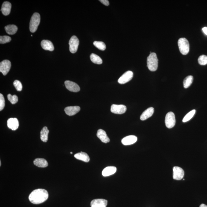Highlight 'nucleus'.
<instances>
[{
	"mask_svg": "<svg viewBox=\"0 0 207 207\" xmlns=\"http://www.w3.org/2000/svg\"><path fill=\"white\" fill-rule=\"evenodd\" d=\"M49 131L48 128L44 127L40 132V138L42 141L44 142H47L48 140V135Z\"/></svg>",
	"mask_w": 207,
	"mask_h": 207,
	"instance_id": "23",
	"label": "nucleus"
},
{
	"mask_svg": "<svg viewBox=\"0 0 207 207\" xmlns=\"http://www.w3.org/2000/svg\"><path fill=\"white\" fill-rule=\"evenodd\" d=\"M5 106V101L3 95L0 94V111H1L4 109Z\"/></svg>",
	"mask_w": 207,
	"mask_h": 207,
	"instance_id": "33",
	"label": "nucleus"
},
{
	"mask_svg": "<svg viewBox=\"0 0 207 207\" xmlns=\"http://www.w3.org/2000/svg\"><path fill=\"white\" fill-rule=\"evenodd\" d=\"M90 59L91 61L96 64H101L103 63V60L99 56L95 54H92L90 55Z\"/></svg>",
	"mask_w": 207,
	"mask_h": 207,
	"instance_id": "25",
	"label": "nucleus"
},
{
	"mask_svg": "<svg viewBox=\"0 0 207 207\" xmlns=\"http://www.w3.org/2000/svg\"><path fill=\"white\" fill-rule=\"evenodd\" d=\"M198 61L201 65H206L207 64V56L205 55L200 56L198 59Z\"/></svg>",
	"mask_w": 207,
	"mask_h": 207,
	"instance_id": "30",
	"label": "nucleus"
},
{
	"mask_svg": "<svg viewBox=\"0 0 207 207\" xmlns=\"http://www.w3.org/2000/svg\"><path fill=\"white\" fill-rule=\"evenodd\" d=\"M70 51L72 54L77 51L79 45V40L76 36H73L69 41Z\"/></svg>",
	"mask_w": 207,
	"mask_h": 207,
	"instance_id": "6",
	"label": "nucleus"
},
{
	"mask_svg": "<svg viewBox=\"0 0 207 207\" xmlns=\"http://www.w3.org/2000/svg\"><path fill=\"white\" fill-rule=\"evenodd\" d=\"M193 80V77L192 76H188L186 77L183 82L184 87L185 88L189 87L192 83Z\"/></svg>",
	"mask_w": 207,
	"mask_h": 207,
	"instance_id": "26",
	"label": "nucleus"
},
{
	"mask_svg": "<svg viewBox=\"0 0 207 207\" xmlns=\"http://www.w3.org/2000/svg\"><path fill=\"white\" fill-rule=\"evenodd\" d=\"M5 29L8 34L12 35L15 34L17 32L18 28L16 25H9L6 26Z\"/></svg>",
	"mask_w": 207,
	"mask_h": 207,
	"instance_id": "24",
	"label": "nucleus"
},
{
	"mask_svg": "<svg viewBox=\"0 0 207 207\" xmlns=\"http://www.w3.org/2000/svg\"><path fill=\"white\" fill-rule=\"evenodd\" d=\"M11 67V63L9 60H4L0 63V71L6 76L9 71Z\"/></svg>",
	"mask_w": 207,
	"mask_h": 207,
	"instance_id": "7",
	"label": "nucleus"
},
{
	"mask_svg": "<svg viewBox=\"0 0 207 207\" xmlns=\"http://www.w3.org/2000/svg\"><path fill=\"white\" fill-rule=\"evenodd\" d=\"M175 114L171 112H168L165 118V124L166 127L168 129H171L175 126Z\"/></svg>",
	"mask_w": 207,
	"mask_h": 207,
	"instance_id": "5",
	"label": "nucleus"
},
{
	"mask_svg": "<svg viewBox=\"0 0 207 207\" xmlns=\"http://www.w3.org/2000/svg\"><path fill=\"white\" fill-rule=\"evenodd\" d=\"M179 51L181 54L183 55H186L190 50V44L188 41L185 38H180L178 41Z\"/></svg>",
	"mask_w": 207,
	"mask_h": 207,
	"instance_id": "4",
	"label": "nucleus"
},
{
	"mask_svg": "<svg viewBox=\"0 0 207 207\" xmlns=\"http://www.w3.org/2000/svg\"><path fill=\"white\" fill-rule=\"evenodd\" d=\"M99 1L106 6H108L109 5V1L108 0H100Z\"/></svg>",
	"mask_w": 207,
	"mask_h": 207,
	"instance_id": "34",
	"label": "nucleus"
},
{
	"mask_svg": "<svg viewBox=\"0 0 207 207\" xmlns=\"http://www.w3.org/2000/svg\"><path fill=\"white\" fill-rule=\"evenodd\" d=\"M107 204V201L103 199H94L91 202V207H106Z\"/></svg>",
	"mask_w": 207,
	"mask_h": 207,
	"instance_id": "12",
	"label": "nucleus"
},
{
	"mask_svg": "<svg viewBox=\"0 0 207 207\" xmlns=\"http://www.w3.org/2000/svg\"><path fill=\"white\" fill-rule=\"evenodd\" d=\"M80 107L78 106H68L64 109L65 113L69 116L75 115L80 111Z\"/></svg>",
	"mask_w": 207,
	"mask_h": 207,
	"instance_id": "14",
	"label": "nucleus"
},
{
	"mask_svg": "<svg viewBox=\"0 0 207 207\" xmlns=\"http://www.w3.org/2000/svg\"><path fill=\"white\" fill-rule=\"evenodd\" d=\"M40 22V16L39 13H33L30 19V30L32 33H34L36 31Z\"/></svg>",
	"mask_w": 207,
	"mask_h": 207,
	"instance_id": "3",
	"label": "nucleus"
},
{
	"mask_svg": "<svg viewBox=\"0 0 207 207\" xmlns=\"http://www.w3.org/2000/svg\"><path fill=\"white\" fill-rule=\"evenodd\" d=\"M147 65L149 69L151 71L157 70L158 66V59L155 53H152L147 58Z\"/></svg>",
	"mask_w": 207,
	"mask_h": 207,
	"instance_id": "2",
	"label": "nucleus"
},
{
	"mask_svg": "<svg viewBox=\"0 0 207 207\" xmlns=\"http://www.w3.org/2000/svg\"><path fill=\"white\" fill-rule=\"evenodd\" d=\"M117 168L115 167H108L105 168L102 171V175L104 176H108L115 174L116 172Z\"/></svg>",
	"mask_w": 207,
	"mask_h": 207,
	"instance_id": "21",
	"label": "nucleus"
},
{
	"mask_svg": "<svg viewBox=\"0 0 207 207\" xmlns=\"http://www.w3.org/2000/svg\"><path fill=\"white\" fill-rule=\"evenodd\" d=\"M11 40V38L8 36H0V43L5 44L9 42Z\"/></svg>",
	"mask_w": 207,
	"mask_h": 207,
	"instance_id": "31",
	"label": "nucleus"
},
{
	"mask_svg": "<svg viewBox=\"0 0 207 207\" xmlns=\"http://www.w3.org/2000/svg\"><path fill=\"white\" fill-rule=\"evenodd\" d=\"M93 44L99 50L104 51L106 49L105 44L103 42H100V41H95L93 43Z\"/></svg>",
	"mask_w": 207,
	"mask_h": 207,
	"instance_id": "27",
	"label": "nucleus"
},
{
	"mask_svg": "<svg viewBox=\"0 0 207 207\" xmlns=\"http://www.w3.org/2000/svg\"><path fill=\"white\" fill-rule=\"evenodd\" d=\"M70 153H71V154H72V153H73V152H70Z\"/></svg>",
	"mask_w": 207,
	"mask_h": 207,
	"instance_id": "37",
	"label": "nucleus"
},
{
	"mask_svg": "<svg viewBox=\"0 0 207 207\" xmlns=\"http://www.w3.org/2000/svg\"><path fill=\"white\" fill-rule=\"evenodd\" d=\"M133 77V72L130 71H127L119 79L118 83L120 84H124L131 80Z\"/></svg>",
	"mask_w": 207,
	"mask_h": 207,
	"instance_id": "8",
	"label": "nucleus"
},
{
	"mask_svg": "<svg viewBox=\"0 0 207 207\" xmlns=\"http://www.w3.org/2000/svg\"><path fill=\"white\" fill-rule=\"evenodd\" d=\"M13 85L16 88L17 90L21 91L22 89V85L21 82L19 80H15L13 82Z\"/></svg>",
	"mask_w": 207,
	"mask_h": 207,
	"instance_id": "32",
	"label": "nucleus"
},
{
	"mask_svg": "<svg viewBox=\"0 0 207 207\" xmlns=\"http://www.w3.org/2000/svg\"><path fill=\"white\" fill-rule=\"evenodd\" d=\"M11 4L10 2L6 1L2 4L1 11L4 16H8L10 14L11 9Z\"/></svg>",
	"mask_w": 207,
	"mask_h": 207,
	"instance_id": "19",
	"label": "nucleus"
},
{
	"mask_svg": "<svg viewBox=\"0 0 207 207\" xmlns=\"http://www.w3.org/2000/svg\"><path fill=\"white\" fill-rule=\"evenodd\" d=\"M33 164L36 166L40 168H45L48 166V163L45 159L38 158L33 161Z\"/></svg>",
	"mask_w": 207,
	"mask_h": 207,
	"instance_id": "22",
	"label": "nucleus"
},
{
	"mask_svg": "<svg viewBox=\"0 0 207 207\" xmlns=\"http://www.w3.org/2000/svg\"><path fill=\"white\" fill-rule=\"evenodd\" d=\"M65 84L66 89L71 92H78L80 91V86L73 82L66 81L65 82Z\"/></svg>",
	"mask_w": 207,
	"mask_h": 207,
	"instance_id": "11",
	"label": "nucleus"
},
{
	"mask_svg": "<svg viewBox=\"0 0 207 207\" xmlns=\"http://www.w3.org/2000/svg\"><path fill=\"white\" fill-rule=\"evenodd\" d=\"M199 207H207V205H205V204H202L200 205Z\"/></svg>",
	"mask_w": 207,
	"mask_h": 207,
	"instance_id": "36",
	"label": "nucleus"
},
{
	"mask_svg": "<svg viewBox=\"0 0 207 207\" xmlns=\"http://www.w3.org/2000/svg\"><path fill=\"white\" fill-rule=\"evenodd\" d=\"M74 156L76 159L85 162H88L90 160L89 156L85 152H81L80 153H77L74 155Z\"/></svg>",
	"mask_w": 207,
	"mask_h": 207,
	"instance_id": "20",
	"label": "nucleus"
},
{
	"mask_svg": "<svg viewBox=\"0 0 207 207\" xmlns=\"http://www.w3.org/2000/svg\"><path fill=\"white\" fill-rule=\"evenodd\" d=\"M7 126L9 128L13 130H16L19 126V122L17 119L11 118L7 121Z\"/></svg>",
	"mask_w": 207,
	"mask_h": 207,
	"instance_id": "15",
	"label": "nucleus"
},
{
	"mask_svg": "<svg viewBox=\"0 0 207 207\" xmlns=\"http://www.w3.org/2000/svg\"><path fill=\"white\" fill-rule=\"evenodd\" d=\"M48 192L43 189L35 190L29 196V200L33 204L38 205L43 203L48 199Z\"/></svg>",
	"mask_w": 207,
	"mask_h": 207,
	"instance_id": "1",
	"label": "nucleus"
},
{
	"mask_svg": "<svg viewBox=\"0 0 207 207\" xmlns=\"http://www.w3.org/2000/svg\"><path fill=\"white\" fill-rule=\"evenodd\" d=\"M196 113V110H193L191 111L188 112L183 119V122H187L190 121L191 119L194 116L195 114Z\"/></svg>",
	"mask_w": 207,
	"mask_h": 207,
	"instance_id": "28",
	"label": "nucleus"
},
{
	"mask_svg": "<svg viewBox=\"0 0 207 207\" xmlns=\"http://www.w3.org/2000/svg\"><path fill=\"white\" fill-rule=\"evenodd\" d=\"M137 138L135 135H129L125 137L122 140V143L125 145H130L134 144L137 141Z\"/></svg>",
	"mask_w": 207,
	"mask_h": 207,
	"instance_id": "13",
	"label": "nucleus"
},
{
	"mask_svg": "<svg viewBox=\"0 0 207 207\" xmlns=\"http://www.w3.org/2000/svg\"><path fill=\"white\" fill-rule=\"evenodd\" d=\"M127 107L124 105L112 104L111 106V112L114 114L121 115L125 113Z\"/></svg>",
	"mask_w": 207,
	"mask_h": 207,
	"instance_id": "9",
	"label": "nucleus"
},
{
	"mask_svg": "<svg viewBox=\"0 0 207 207\" xmlns=\"http://www.w3.org/2000/svg\"><path fill=\"white\" fill-rule=\"evenodd\" d=\"M183 169L179 167H175L173 168V179L175 180H181L184 176Z\"/></svg>",
	"mask_w": 207,
	"mask_h": 207,
	"instance_id": "10",
	"label": "nucleus"
},
{
	"mask_svg": "<svg viewBox=\"0 0 207 207\" xmlns=\"http://www.w3.org/2000/svg\"><path fill=\"white\" fill-rule=\"evenodd\" d=\"M7 98L9 101L13 104L17 103L18 101V97L16 95L13 96L11 94H9L7 95Z\"/></svg>",
	"mask_w": 207,
	"mask_h": 207,
	"instance_id": "29",
	"label": "nucleus"
},
{
	"mask_svg": "<svg viewBox=\"0 0 207 207\" xmlns=\"http://www.w3.org/2000/svg\"><path fill=\"white\" fill-rule=\"evenodd\" d=\"M97 136L103 143H107L110 141V139L107 136L106 132L103 129H100L97 131Z\"/></svg>",
	"mask_w": 207,
	"mask_h": 207,
	"instance_id": "16",
	"label": "nucleus"
},
{
	"mask_svg": "<svg viewBox=\"0 0 207 207\" xmlns=\"http://www.w3.org/2000/svg\"><path fill=\"white\" fill-rule=\"evenodd\" d=\"M202 31L204 32V33H205V35H206L207 36V27H205L202 29Z\"/></svg>",
	"mask_w": 207,
	"mask_h": 207,
	"instance_id": "35",
	"label": "nucleus"
},
{
	"mask_svg": "<svg viewBox=\"0 0 207 207\" xmlns=\"http://www.w3.org/2000/svg\"><path fill=\"white\" fill-rule=\"evenodd\" d=\"M154 111V109L153 107H150L149 108L145 111L142 114H141L140 119L141 121H145L148 119L150 118L153 115Z\"/></svg>",
	"mask_w": 207,
	"mask_h": 207,
	"instance_id": "17",
	"label": "nucleus"
},
{
	"mask_svg": "<svg viewBox=\"0 0 207 207\" xmlns=\"http://www.w3.org/2000/svg\"><path fill=\"white\" fill-rule=\"evenodd\" d=\"M41 46L43 49L48 51H53L54 50V47L52 43L48 40H43L41 43Z\"/></svg>",
	"mask_w": 207,
	"mask_h": 207,
	"instance_id": "18",
	"label": "nucleus"
}]
</instances>
